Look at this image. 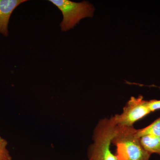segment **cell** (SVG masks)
<instances>
[{
	"label": "cell",
	"mask_w": 160,
	"mask_h": 160,
	"mask_svg": "<svg viewBox=\"0 0 160 160\" xmlns=\"http://www.w3.org/2000/svg\"><path fill=\"white\" fill-rule=\"evenodd\" d=\"M151 112L148 101L143 99L142 96L132 97L124 106L122 113L113 117L118 126H132L136 122Z\"/></svg>",
	"instance_id": "obj_4"
},
{
	"label": "cell",
	"mask_w": 160,
	"mask_h": 160,
	"mask_svg": "<svg viewBox=\"0 0 160 160\" xmlns=\"http://www.w3.org/2000/svg\"><path fill=\"white\" fill-rule=\"evenodd\" d=\"M62 12L63 20L60 24L61 30L67 31L72 29L82 19L92 18L94 6L87 1L75 2L69 0H49Z\"/></svg>",
	"instance_id": "obj_3"
},
{
	"label": "cell",
	"mask_w": 160,
	"mask_h": 160,
	"mask_svg": "<svg viewBox=\"0 0 160 160\" xmlns=\"http://www.w3.org/2000/svg\"><path fill=\"white\" fill-rule=\"evenodd\" d=\"M144 149L150 154L157 153L160 156V136L146 135L140 138Z\"/></svg>",
	"instance_id": "obj_6"
},
{
	"label": "cell",
	"mask_w": 160,
	"mask_h": 160,
	"mask_svg": "<svg viewBox=\"0 0 160 160\" xmlns=\"http://www.w3.org/2000/svg\"><path fill=\"white\" fill-rule=\"evenodd\" d=\"M26 0H0V33L7 37L8 24L12 13Z\"/></svg>",
	"instance_id": "obj_5"
},
{
	"label": "cell",
	"mask_w": 160,
	"mask_h": 160,
	"mask_svg": "<svg viewBox=\"0 0 160 160\" xmlns=\"http://www.w3.org/2000/svg\"><path fill=\"white\" fill-rule=\"evenodd\" d=\"M148 106L151 112L160 109V100H152L148 101Z\"/></svg>",
	"instance_id": "obj_9"
},
{
	"label": "cell",
	"mask_w": 160,
	"mask_h": 160,
	"mask_svg": "<svg viewBox=\"0 0 160 160\" xmlns=\"http://www.w3.org/2000/svg\"><path fill=\"white\" fill-rule=\"evenodd\" d=\"M117 125L113 116L100 120L93 131V142L87 152L90 160H118L110 149L112 141L115 135Z\"/></svg>",
	"instance_id": "obj_1"
},
{
	"label": "cell",
	"mask_w": 160,
	"mask_h": 160,
	"mask_svg": "<svg viewBox=\"0 0 160 160\" xmlns=\"http://www.w3.org/2000/svg\"><path fill=\"white\" fill-rule=\"evenodd\" d=\"M89 160V159H88V160Z\"/></svg>",
	"instance_id": "obj_10"
},
{
	"label": "cell",
	"mask_w": 160,
	"mask_h": 160,
	"mask_svg": "<svg viewBox=\"0 0 160 160\" xmlns=\"http://www.w3.org/2000/svg\"><path fill=\"white\" fill-rule=\"evenodd\" d=\"M7 140L0 136V160H12L11 155L8 149Z\"/></svg>",
	"instance_id": "obj_8"
},
{
	"label": "cell",
	"mask_w": 160,
	"mask_h": 160,
	"mask_svg": "<svg viewBox=\"0 0 160 160\" xmlns=\"http://www.w3.org/2000/svg\"><path fill=\"white\" fill-rule=\"evenodd\" d=\"M133 126H117L112 143L116 146L118 160H149L151 154L143 148Z\"/></svg>",
	"instance_id": "obj_2"
},
{
	"label": "cell",
	"mask_w": 160,
	"mask_h": 160,
	"mask_svg": "<svg viewBox=\"0 0 160 160\" xmlns=\"http://www.w3.org/2000/svg\"><path fill=\"white\" fill-rule=\"evenodd\" d=\"M136 134L138 138L146 135L160 136V118L154 122L142 129H137Z\"/></svg>",
	"instance_id": "obj_7"
}]
</instances>
